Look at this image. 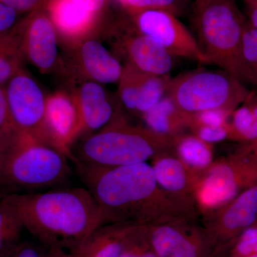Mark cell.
<instances>
[{
  "mask_svg": "<svg viewBox=\"0 0 257 257\" xmlns=\"http://www.w3.org/2000/svg\"><path fill=\"white\" fill-rule=\"evenodd\" d=\"M231 245H232V243H226V244L219 246L218 249L216 250V253H214V256L212 257H226L228 249H229V248Z\"/></svg>",
  "mask_w": 257,
  "mask_h": 257,
  "instance_id": "cell-40",
  "label": "cell"
},
{
  "mask_svg": "<svg viewBox=\"0 0 257 257\" xmlns=\"http://www.w3.org/2000/svg\"><path fill=\"white\" fill-rule=\"evenodd\" d=\"M45 10L59 38L69 48L91 38L95 31L99 14L88 11L71 0H48Z\"/></svg>",
  "mask_w": 257,
  "mask_h": 257,
  "instance_id": "cell-14",
  "label": "cell"
},
{
  "mask_svg": "<svg viewBox=\"0 0 257 257\" xmlns=\"http://www.w3.org/2000/svg\"><path fill=\"white\" fill-rule=\"evenodd\" d=\"M47 257H77L75 253L59 249V248H51L48 249Z\"/></svg>",
  "mask_w": 257,
  "mask_h": 257,
  "instance_id": "cell-39",
  "label": "cell"
},
{
  "mask_svg": "<svg viewBox=\"0 0 257 257\" xmlns=\"http://www.w3.org/2000/svg\"><path fill=\"white\" fill-rule=\"evenodd\" d=\"M137 225L108 224L99 226L75 252L77 257H119Z\"/></svg>",
  "mask_w": 257,
  "mask_h": 257,
  "instance_id": "cell-18",
  "label": "cell"
},
{
  "mask_svg": "<svg viewBox=\"0 0 257 257\" xmlns=\"http://www.w3.org/2000/svg\"><path fill=\"white\" fill-rule=\"evenodd\" d=\"M176 142L179 156L187 165L202 169L210 165L212 160L210 144L197 136L182 137Z\"/></svg>",
  "mask_w": 257,
  "mask_h": 257,
  "instance_id": "cell-25",
  "label": "cell"
},
{
  "mask_svg": "<svg viewBox=\"0 0 257 257\" xmlns=\"http://www.w3.org/2000/svg\"><path fill=\"white\" fill-rule=\"evenodd\" d=\"M123 7L130 14L145 10H162L177 16L183 10L184 0H126Z\"/></svg>",
  "mask_w": 257,
  "mask_h": 257,
  "instance_id": "cell-28",
  "label": "cell"
},
{
  "mask_svg": "<svg viewBox=\"0 0 257 257\" xmlns=\"http://www.w3.org/2000/svg\"><path fill=\"white\" fill-rule=\"evenodd\" d=\"M246 23L231 0L196 1L194 28L203 52L210 64L246 86L241 49Z\"/></svg>",
  "mask_w": 257,
  "mask_h": 257,
  "instance_id": "cell-5",
  "label": "cell"
},
{
  "mask_svg": "<svg viewBox=\"0 0 257 257\" xmlns=\"http://www.w3.org/2000/svg\"></svg>",
  "mask_w": 257,
  "mask_h": 257,
  "instance_id": "cell-45",
  "label": "cell"
},
{
  "mask_svg": "<svg viewBox=\"0 0 257 257\" xmlns=\"http://www.w3.org/2000/svg\"><path fill=\"white\" fill-rule=\"evenodd\" d=\"M25 62L41 73H50L60 65L59 36L45 6L35 10L13 29Z\"/></svg>",
  "mask_w": 257,
  "mask_h": 257,
  "instance_id": "cell-10",
  "label": "cell"
},
{
  "mask_svg": "<svg viewBox=\"0 0 257 257\" xmlns=\"http://www.w3.org/2000/svg\"><path fill=\"white\" fill-rule=\"evenodd\" d=\"M71 49V67L85 78L99 84L119 82L124 66L102 43L89 38Z\"/></svg>",
  "mask_w": 257,
  "mask_h": 257,
  "instance_id": "cell-13",
  "label": "cell"
},
{
  "mask_svg": "<svg viewBox=\"0 0 257 257\" xmlns=\"http://www.w3.org/2000/svg\"><path fill=\"white\" fill-rule=\"evenodd\" d=\"M256 185L257 144H249L211 170L201 187V202L208 207L224 205Z\"/></svg>",
  "mask_w": 257,
  "mask_h": 257,
  "instance_id": "cell-7",
  "label": "cell"
},
{
  "mask_svg": "<svg viewBox=\"0 0 257 257\" xmlns=\"http://www.w3.org/2000/svg\"><path fill=\"white\" fill-rule=\"evenodd\" d=\"M145 226V236L150 247L159 257H212L216 249L209 238L189 236L177 228Z\"/></svg>",
  "mask_w": 257,
  "mask_h": 257,
  "instance_id": "cell-15",
  "label": "cell"
},
{
  "mask_svg": "<svg viewBox=\"0 0 257 257\" xmlns=\"http://www.w3.org/2000/svg\"><path fill=\"white\" fill-rule=\"evenodd\" d=\"M23 220L13 194L0 200V257L22 241Z\"/></svg>",
  "mask_w": 257,
  "mask_h": 257,
  "instance_id": "cell-20",
  "label": "cell"
},
{
  "mask_svg": "<svg viewBox=\"0 0 257 257\" xmlns=\"http://www.w3.org/2000/svg\"><path fill=\"white\" fill-rule=\"evenodd\" d=\"M142 116L148 130L169 139L188 125V114L181 110L167 94Z\"/></svg>",
  "mask_w": 257,
  "mask_h": 257,
  "instance_id": "cell-19",
  "label": "cell"
},
{
  "mask_svg": "<svg viewBox=\"0 0 257 257\" xmlns=\"http://www.w3.org/2000/svg\"><path fill=\"white\" fill-rule=\"evenodd\" d=\"M231 257L257 254V226H250L243 231L233 243Z\"/></svg>",
  "mask_w": 257,
  "mask_h": 257,
  "instance_id": "cell-31",
  "label": "cell"
},
{
  "mask_svg": "<svg viewBox=\"0 0 257 257\" xmlns=\"http://www.w3.org/2000/svg\"><path fill=\"white\" fill-rule=\"evenodd\" d=\"M70 162L63 152L13 124L0 128V192L7 195L72 186Z\"/></svg>",
  "mask_w": 257,
  "mask_h": 257,
  "instance_id": "cell-2",
  "label": "cell"
},
{
  "mask_svg": "<svg viewBox=\"0 0 257 257\" xmlns=\"http://www.w3.org/2000/svg\"><path fill=\"white\" fill-rule=\"evenodd\" d=\"M170 75L155 76L143 74L135 112L143 115L150 110L167 94Z\"/></svg>",
  "mask_w": 257,
  "mask_h": 257,
  "instance_id": "cell-23",
  "label": "cell"
},
{
  "mask_svg": "<svg viewBox=\"0 0 257 257\" xmlns=\"http://www.w3.org/2000/svg\"><path fill=\"white\" fill-rule=\"evenodd\" d=\"M243 257H257V254L251 255V256H243Z\"/></svg>",
  "mask_w": 257,
  "mask_h": 257,
  "instance_id": "cell-43",
  "label": "cell"
},
{
  "mask_svg": "<svg viewBox=\"0 0 257 257\" xmlns=\"http://www.w3.org/2000/svg\"><path fill=\"white\" fill-rule=\"evenodd\" d=\"M170 140L147 128L130 124L119 114L104 127L74 144L71 161L95 168L137 165L155 156Z\"/></svg>",
  "mask_w": 257,
  "mask_h": 257,
  "instance_id": "cell-4",
  "label": "cell"
},
{
  "mask_svg": "<svg viewBox=\"0 0 257 257\" xmlns=\"http://www.w3.org/2000/svg\"><path fill=\"white\" fill-rule=\"evenodd\" d=\"M116 1L119 2L120 4L124 6L125 3H126V0H116Z\"/></svg>",
  "mask_w": 257,
  "mask_h": 257,
  "instance_id": "cell-42",
  "label": "cell"
},
{
  "mask_svg": "<svg viewBox=\"0 0 257 257\" xmlns=\"http://www.w3.org/2000/svg\"><path fill=\"white\" fill-rule=\"evenodd\" d=\"M45 116L56 148L71 160V148L83 133L82 115L74 94L62 90L47 96Z\"/></svg>",
  "mask_w": 257,
  "mask_h": 257,
  "instance_id": "cell-11",
  "label": "cell"
},
{
  "mask_svg": "<svg viewBox=\"0 0 257 257\" xmlns=\"http://www.w3.org/2000/svg\"><path fill=\"white\" fill-rule=\"evenodd\" d=\"M135 32L150 37L173 57L210 64L197 38L175 15L162 10H145L130 14Z\"/></svg>",
  "mask_w": 257,
  "mask_h": 257,
  "instance_id": "cell-9",
  "label": "cell"
},
{
  "mask_svg": "<svg viewBox=\"0 0 257 257\" xmlns=\"http://www.w3.org/2000/svg\"><path fill=\"white\" fill-rule=\"evenodd\" d=\"M116 40L115 47L126 60L125 64L151 75H170L174 57L150 37L131 28Z\"/></svg>",
  "mask_w": 257,
  "mask_h": 257,
  "instance_id": "cell-12",
  "label": "cell"
},
{
  "mask_svg": "<svg viewBox=\"0 0 257 257\" xmlns=\"http://www.w3.org/2000/svg\"><path fill=\"white\" fill-rule=\"evenodd\" d=\"M48 0H0V3L8 5L18 13L35 11L43 8Z\"/></svg>",
  "mask_w": 257,
  "mask_h": 257,
  "instance_id": "cell-35",
  "label": "cell"
},
{
  "mask_svg": "<svg viewBox=\"0 0 257 257\" xmlns=\"http://www.w3.org/2000/svg\"><path fill=\"white\" fill-rule=\"evenodd\" d=\"M251 91L222 69H197L171 78L167 95L185 114L209 109L234 111Z\"/></svg>",
  "mask_w": 257,
  "mask_h": 257,
  "instance_id": "cell-6",
  "label": "cell"
},
{
  "mask_svg": "<svg viewBox=\"0 0 257 257\" xmlns=\"http://www.w3.org/2000/svg\"><path fill=\"white\" fill-rule=\"evenodd\" d=\"M143 72L125 64L118 84L120 101L128 111L135 112L139 87Z\"/></svg>",
  "mask_w": 257,
  "mask_h": 257,
  "instance_id": "cell-27",
  "label": "cell"
},
{
  "mask_svg": "<svg viewBox=\"0 0 257 257\" xmlns=\"http://www.w3.org/2000/svg\"><path fill=\"white\" fill-rule=\"evenodd\" d=\"M72 94L82 115L81 138L99 131L119 115L114 103L99 83L85 81Z\"/></svg>",
  "mask_w": 257,
  "mask_h": 257,
  "instance_id": "cell-17",
  "label": "cell"
},
{
  "mask_svg": "<svg viewBox=\"0 0 257 257\" xmlns=\"http://www.w3.org/2000/svg\"><path fill=\"white\" fill-rule=\"evenodd\" d=\"M12 124L5 85L0 84V128Z\"/></svg>",
  "mask_w": 257,
  "mask_h": 257,
  "instance_id": "cell-36",
  "label": "cell"
},
{
  "mask_svg": "<svg viewBox=\"0 0 257 257\" xmlns=\"http://www.w3.org/2000/svg\"><path fill=\"white\" fill-rule=\"evenodd\" d=\"M250 25L257 30V0H247Z\"/></svg>",
  "mask_w": 257,
  "mask_h": 257,
  "instance_id": "cell-38",
  "label": "cell"
},
{
  "mask_svg": "<svg viewBox=\"0 0 257 257\" xmlns=\"http://www.w3.org/2000/svg\"><path fill=\"white\" fill-rule=\"evenodd\" d=\"M257 220V185L241 192L229 202L219 225L209 238L216 246L234 242Z\"/></svg>",
  "mask_w": 257,
  "mask_h": 257,
  "instance_id": "cell-16",
  "label": "cell"
},
{
  "mask_svg": "<svg viewBox=\"0 0 257 257\" xmlns=\"http://www.w3.org/2000/svg\"><path fill=\"white\" fill-rule=\"evenodd\" d=\"M192 127L196 134L195 136L207 143H219L229 138V125L220 127L207 126H193Z\"/></svg>",
  "mask_w": 257,
  "mask_h": 257,
  "instance_id": "cell-33",
  "label": "cell"
},
{
  "mask_svg": "<svg viewBox=\"0 0 257 257\" xmlns=\"http://www.w3.org/2000/svg\"><path fill=\"white\" fill-rule=\"evenodd\" d=\"M71 1L88 11L97 13V14L100 13L107 3V0H71Z\"/></svg>",
  "mask_w": 257,
  "mask_h": 257,
  "instance_id": "cell-37",
  "label": "cell"
},
{
  "mask_svg": "<svg viewBox=\"0 0 257 257\" xmlns=\"http://www.w3.org/2000/svg\"><path fill=\"white\" fill-rule=\"evenodd\" d=\"M241 55L246 84L257 89V30L248 23L243 32Z\"/></svg>",
  "mask_w": 257,
  "mask_h": 257,
  "instance_id": "cell-26",
  "label": "cell"
},
{
  "mask_svg": "<svg viewBox=\"0 0 257 257\" xmlns=\"http://www.w3.org/2000/svg\"><path fill=\"white\" fill-rule=\"evenodd\" d=\"M73 164L97 204L102 225H145L157 191L153 167L146 162L111 168Z\"/></svg>",
  "mask_w": 257,
  "mask_h": 257,
  "instance_id": "cell-3",
  "label": "cell"
},
{
  "mask_svg": "<svg viewBox=\"0 0 257 257\" xmlns=\"http://www.w3.org/2000/svg\"><path fill=\"white\" fill-rule=\"evenodd\" d=\"M196 1H199V0H196Z\"/></svg>",
  "mask_w": 257,
  "mask_h": 257,
  "instance_id": "cell-44",
  "label": "cell"
},
{
  "mask_svg": "<svg viewBox=\"0 0 257 257\" xmlns=\"http://www.w3.org/2000/svg\"><path fill=\"white\" fill-rule=\"evenodd\" d=\"M13 195L25 230L47 249L75 253L102 225L97 204L86 187Z\"/></svg>",
  "mask_w": 257,
  "mask_h": 257,
  "instance_id": "cell-1",
  "label": "cell"
},
{
  "mask_svg": "<svg viewBox=\"0 0 257 257\" xmlns=\"http://www.w3.org/2000/svg\"><path fill=\"white\" fill-rule=\"evenodd\" d=\"M229 123V138L257 144V94L248 96L232 111Z\"/></svg>",
  "mask_w": 257,
  "mask_h": 257,
  "instance_id": "cell-21",
  "label": "cell"
},
{
  "mask_svg": "<svg viewBox=\"0 0 257 257\" xmlns=\"http://www.w3.org/2000/svg\"><path fill=\"white\" fill-rule=\"evenodd\" d=\"M157 184L170 192H177L184 189L187 184V173L183 164L172 157H165L154 165Z\"/></svg>",
  "mask_w": 257,
  "mask_h": 257,
  "instance_id": "cell-24",
  "label": "cell"
},
{
  "mask_svg": "<svg viewBox=\"0 0 257 257\" xmlns=\"http://www.w3.org/2000/svg\"><path fill=\"white\" fill-rule=\"evenodd\" d=\"M7 194H5V193L0 192V200H2V199H3L5 197H6Z\"/></svg>",
  "mask_w": 257,
  "mask_h": 257,
  "instance_id": "cell-41",
  "label": "cell"
},
{
  "mask_svg": "<svg viewBox=\"0 0 257 257\" xmlns=\"http://www.w3.org/2000/svg\"><path fill=\"white\" fill-rule=\"evenodd\" d=\"M119 257H159L147 241L145 226L143 225L136 226Z\"/></svg>",
  "mask_w": 257,
  "mask_h": 257,
  "instance_id": "cell-29",
  "label": "cell"
},
{
  "mask_svg": "<svg viewBox=\"0 0 257 257\" xmlns=\"http://www.w3.org/2000/svg\"><path fill=\"white\" fill-rule=\"evenodd\" d=\"M25 62L18 39L13 30L0 36V84L5 85L25 69Z\"/></svg>",
  "mask_w": 257,
  "mask_h": 257,
  "instance_id": "cell-22",
  "label": "cell"
},
{
  "mask_svg": "<svg viewBox=\"0 0 257 257\" xmlns=\"http://www.w3.org/2000/svg\"><path fill=\"white\" fill-rule=\"evenodd\" d=\"M5 87L12 124L39 142L56 148L47 126V96L36 81L25 69Z\"/></svg>",
  "mask_w": 257,
  "mask_h": 257,
  "instance_id": "cell-8",
  "label": "cell"
},
{
  "mask_svg": "<svg viewBox=\"0 0 257 257\" xmlns=\"http://www.w3.org/2000/svg\"><path fill=\"white\" fill-rule=\"evenodd\" d=\"M48 249L37 241L22 240L2 257H47Z\"/></svg>",
  "mask_w": 257,
  "mask_h": 257,
  "instance_id": "cell-32",
  "label": "cell"
},
{
  "mask_svg": "<svg viewBox=\"0 0 257 257\" xmlns=\"http://www.w3.org/2000/svg\"><path fill=\"white\" fill-rule=\"evenodd\" d=\"M233 111L227 109H209L188 114V126H207L220 127L229 125V118Z\"/></svg>",
  "mask_w": 257,
  "mask_h": 257,
  "instance_id": "cell-30",
  "label": "cell"
},
{
  "mask_svg": "<svg viewBox=\"0 0 257 257\" xmlns=\"http://www.w3.org/2000/svg\"><path fill=\"white\" fill-rule=\"evenodd\" d=\"M19 15L16 10L0 3V36L9 33L16 26Z\"/></svg>",
  "mask_w": 257,
  "mask_h": 257,
  "instance_id": "cell-34",
  "label": "cell"
}]
</instances>
